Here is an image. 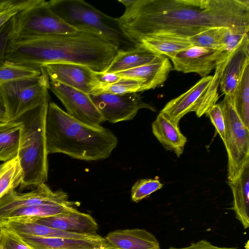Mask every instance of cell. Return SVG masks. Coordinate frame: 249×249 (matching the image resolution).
<instances>
[{"label": "cell", "instance_id": "74e56055", "mask_svg": "<svg viewBox=\"0 0 249 249\" xmlns=\"http://www.w3.org/2000/svg\"><path fill=\"white\" fill-rule=\"evenodd\" d=\"M167 249H240L237 248L219 247L212 244L205 240L193 243L188 247L177 248L171 247Z\"/></svg>", "mask_w": 249, "mask_h": 249}, {"label": "cell", "instance_id": "f546056e", "mask_svg": "<svg viewBox=\"0 0 249 249\" xmlns=\"http://www.w3.org/2000/svg\"><path fill=\"white\" fill-rule=\"evenodd\" d=\"M229 29H231L224 27L211 28L188 39L194 46L222 50L224 47L223 39Z\"/></svg>", "mask_w": 249, "mask_h": 249}, {"label": "cell", "instance_id": "603a6c76", "mask_svg": "<svg viewBox=\"0 0 249 249\" xmlns=\"http://www.w3.org/2000/svg\"><path fill=\"white\" fill-rule=\"evenodd\" d=\"M158 55L142 45L118 51L105 71L118 72L135 68L149 63Z\"/></svg>", "mask_w": 249, "mask_h": 249}, {"label": "cell", "instance_id": "60d3db41", "mask_svg": "<svg viewBox=\"0 0 249 249\" xmlns=\"http://www.w3.org/2000/svg\"><path fill=\"white\" fill-rule=\"evenodd\" d=\"M134 0H118V1L122 3L125 7L129 6Z\"/></svg>", "mask_w": 249, "mask_h": 249}, {"label": "cell", "instance_id": "484cf974", "mask_svg": "<svg viewBox=\"0 0 249 249\" xmlns=\"http://www.w3.org/2000/svg\"><path fill=\"white\" fill-rule=\"evenodd\" d=\"M75 204L40 205L18 209L11 213L8 219L15 218H41L53 216L76 210Z\"/></svg>", "mask_w": 249, "mask_h": 249}, {"label": "cell", "instance_id": "4fadbf2b", "mask_svg": "<svg viewBox=\"0 0 249 249\" xmlns=\"http://www.w3.org/2000/svg\"><path fill=\"white\" fill-rule=\"evenodd\" d=\"M50 80L58 82L90 95L99 83L94 71L88 67L73 63H50L42 66Z\"/></svg>", "mask_w": 249, "mask_h": 249}, {"label": "cell", "instance_id": "5bb4252c", "mask_svg": "<svg viewBox=\"0 0 249 249\" xmlns=\"http://www.w3.org/2000/svg\"><path fill=\"white\" fill-rule=\"evenodd\" d=\"M219 50L193 46L178 53L170 59L175 70L196 73L202 78L215 69Z\"/></svg>", "mask_w": 249, "mask_h": 249}, {"label": "cell", "instance_id": "9a60e30c", "mask_svg": "<svg viewBox=\"0 0 249 249\" xmlns=\"http://www.w3.org/2000/svg\"><path fill=\"white\" fill-rule=\"evenodd\" d=\"M172 68L167 56L158 55L148 63L116 73L122 78L139 81L140 91H143L154 89L163 84Z\"/></svg>", "mask_w": 249, "mask_h": 249}, {"label": "cell", "instance_id": "8992f818", "mask_svg": "<svg viewBox=\"0 0 249 249\" xmlns=\"http://www.w3.org/2000/svg\"><path fill=\"white\" fill-rule=\"evenodd\" d=\"M40 75L5 83L0 91L10 117L16 120L26 112L50 102V79L41 67Z\"/></svg>", "mask_w": 249, "mask_h": 249}, {"label": "cell", "instance_id": "8fae6325", "mask_svg": "<svg viewBox=\"0 0 249 249\" xmlns=\"http://www.w3.org/2000/svg\"><path fill=\"white\" fill-rule=\"evenodd\" d=\"M68 197L65 192L61 190L53 191L45 183L28 193H18L14 190L0 198V218L7 219L11 213L21 208L69 204L71 201Z\"/></svg>", "mask_w": 249, "mask_h": 249}, {"label": "cell", "instance_id": "4dcf8cb0", "mask_svg": "<svg viewBox=\"0 0 249 249\" xmlns=\"http://www.w3.org/2000/svg\"><path fill=\"white\" fill-rule=\"evenodd\" d=\"M141 83L137 80L122 78L120 81L109 84L99 83L90 95L104 93L114 94L140 92Z\"/></svg>", "mask_w": 249, "mask_h": 249}, {"label": "cell", "instance_id": "7a4b0ae2", "mask_svg": "<svg viewBox=\"0 0 249 249\" xmlns=\"http://www.w3.org/2000/svg\"><path fill=\"white\" fill-rule=\"evenodd\" d=\"M118 50L93 34L77 31L29 38H12L4 60L31 67L50 63H73L93 71H105Z\"/></svg>", "mask_w": 249, "mask_h": 249}, {"label": "cell", "instance_id": "d590c367", "mask_svg": "<svg viewBox=\"0 0 249 249\" xmlns=\"http://www.w3.org/2000/svg\"><path fill=\"white\" fill-rule=\"evenodd\" d=\"M13 27V22L12 18L0 29V61L4 60L5 51L11 37Z\"/></svg>", "mask_w": 249, "mask_h": 249}, {"label": "cell", "instance_id": "30bf717a", "mask_svg": "<svg viewBox=\"0 0 249 249\" xmlns=\"http://www.w3.org/2000/svg\"><path fill=\"white\" fill-rule=\"evenodd\" d=\"M90 95L105 121L111 123L131 120L141 109L155 111V108L144 102L138 92Z\"/></svg>", "mask_w": 249, "mask_h": 249}, {"label": "cell", "instance_id": "7402d4cb", "mask_svg": "<svg viewBox=\"0 0 249 249\" xmlns=\"http://www.w3.org/2000/svg\"><path fill=\"white\" fill-rule=\"evenodd\" d=\"M229 185L233 198L231 209L246 229L249 227V163L244 167L238 178L233 182H229Z\"/></svg>", "mask_w": 249, "mask_h": 249}, {"label": "cell", "instance_id": "83f0119b", "mask_svg": "<svg viewBox=\"0 0 249 249\" xmlns=\"http://www.w3.org/2000/svg\"><path fill=\"white\" fill-rule=\"evenodd\" d=\"M23 172L18 158L3 163L0 172V198L20 185Z\"/></svg>", "mask_w": 249, "mask_h": 249}, {"label": "cell", "instance_id": "d6a6232c", "mask_svg": "<svg viewBox=\"0 0 249 249\" xmlns=\"http://www.w3.org/2000/svg\"><path fill=\"white\" fill-rule=\"evenodd\" d=\"M0 249H33L19 235L3 227L0 229Z\"/></svg>", "mask_w": 249, "mask_h": 249}, {"label": "cell", "instance_id": "52a82bcc", "mask_svg": "<svg viewBox=\"0 0 249 249\" xmlns=\"http://www.w3.org/2000/svg\"><path fill=\"white\" fill-rule=\"evenodd\" d=\"M218 104L225 120L224 144L228 157V179L229 182H232L249 163V129L236 112L230 95L225 94Z\"/></svg>", "mask_w": 249, "mask_h": 249}, {"label": "cell", "instance_id": "44dd1931", "mask_svg": "<svg viewBox=\"0 0 249 249\" xmlns=\"http://www.w3.org/2000/svg\"><path fill=\"white\" fill-rule=\"evenodd\" d=\"M154 136L167 150L174 152L178 157L182 154L187 138L180 132L178 125L159 113L152 124Z\"/></svg>", "mask_w": 249, "mask_h": 249}, {"label": "cell", "instance_id": "f1b7e54d", "mask_svg": "<svg viewBox=\"0 0 249 249\" xmlns=\"http://www.w3.org/2000/svg\"><path fill=\"white\" fill-rule=\"evenodd\" d=\"M41 72V68L28 67L1 61L0 86L11 81L37 76Z\"/></svg>", "mask_w": 249, "mask_h": 249}, {"label": "cell", "instance_id": "d4e9b609", "mask_svg": "<svg viewBox=\"0 0 249 249\" xmlns=\"http://www.w3.org/2000/svg\"><path fill=\"white\" fill-rule=\"evenodd\" d=\"M22 124L18 120L0 123V161L18 157Z\"/></svg>", "mask_w": 249, "mask_h": 249}, {"label": "cell", "instance_id": "ba28073f", "mask_svg": "<svg viewBox=\"0 0 249 249\" xmlns=\"http://www.w3.org/2000/svg\"><path fill=\"white\" fill-rule=\"evenodd\" d=\"M12 38H29L73 33L77 30L68 25L51 9L48 1L37 2L12 18Z\"/></svg>", "mask_w": 249, "mask_h": 249}, {"label": "cell", "instance_id": "7c38bea8", "mask_svg": "<svg viewBox=\"0 0 249 249\" xmlns=\"http://www.w3.org/2000/svg\"><path fill=\"white\" fill-rule=\"evenodd\" d=\"M213 78L212 75L202 77L186 91L169 101L160 113L178 125L180 119L189 112L194 111L200 117L205 114V94Z\"/></svg>", "mask_w": 249, "mask_h": 249}, {"label": "cell", "instance_id": "2e32d148", "mask_svg": "<svg viewBox=\"0 0 249 249\" xmlns=\"http://www.w3.org/2000/svg\"><path fill=\"white\" fill-rule=\"evenodd\" d=\"M29 218L40 224L71 233L93 235L97 234L98 229V225L90 215L77 209L50 217Z\"/></svg>", "mask_w": 249, "mask_h": 249}, {"label": "cell", "instance_id": "8d00e7d4", "mask_svg": "<svg viewBox=\"0 0 249 249\" xmlns=\"http://www.w3.org/2000/svg\"><path fill=\"white\" fill-rule=\"evenodd\" d=\"M94 76L99 83L106 84L117 82L122 79L116 72L94 71Z\"/></svg>", "mask_w": 249, "mask_h": 249}, {"label": "cell", "instance_id": "ab89813d", "mask_svg": "<svg viewBox=\"0 0 249 249\" xmlns=\"http://www.w3.org/2000/svg\"><path fill=\"white\" fill-rule=\"evenodd\" d=\"M18 1V0H0V11L10 7Z\"/></svg>", "mask_w": 249, "mask_h": 249}, {"label": "cell", "instance_id": "3957f363", "mask_svg": "<svg viewBox=\"0 0 249 249\" xmlns=\"http://www.w3.org/2000/svg\"><path fill=\"white\" fill-rule=\"evenodd\" d=\"M45 136L48 154L62 153L88 161L108 158L118 141L109 129L81 122L51 102L46 114Z\"/></svg>", "mask_w": 249, "mask_h": 249}, {"label": "cell", "instance_id": "b9f144b4", "mask_svg": "<svg viewBox=\"0 0 249 249\" xmlns=\"http://www.w3.org/2000/svg\"><path fill=\"white\" fill-rule=\"evenodd\" d=\"M7 221V219L0 218V229L5 226Z\"/></svg>", "mask_w": 249, "mask_h": 249}, {"label": "cell", "instance_id": "ffe728a7", "mask_svg": "<svg viewBox=\"0 0 249 249\" xmlns=\"http://www.w3.org/2000/svg\"><path fill=\"white\" fill-rule=\"evenodd\" d=\"M5 227L18 234L43 238H86L95 235L71 233L44 225L29 218L8 219Z\"/></svg>", "mask_w": 249, "mask_h": 249}, {"label": "cell", "instance_id": "d6986e66", "mask_svg": "<svg viewBox=\"0 0 249 249\" xmlns=\"http://www.w3.org/2000/svg\"><path fill=\"white\" fill-rule=\"evenodd\" d=\"M105 238L112 249H160L156 237L143 229L117 230Z\"/></svg>", "mask_w": 249, "mask_h": 249}, {"label": "cell", "instance_id": "e0dca14e", "mask_svg": "<svg viewBox=\"0 0 249 249\" xmlns=\"http://www.w3.org/2000/svg\"><path fill=\"white\" fill-rule=\"evenodd\" d=\"M18 234L33 249H112L105 237L98 234L86 238H43Z\"/></svg>", "mask_w": 249, "mask_h": 249}, {"label": "cell", "instance_id": "f35d334b", "mask_svg": "<svg viewBox=\"0 0 249 249\" xmlns=\"http://www.w3.org/2000/svg\"><path fill=\"white\" fill-rule=\"evenodd\" d=\"M10 121L5 102L0 91V123Z\"/></svg>", "mask_w": 249, "mask_h": 249}, {"label": "cell", "instance_id": "836d02e7", "mask_svg": "<svg viewBox=\"0 0 249 249\" xmlns=\"http://www.w3.org/2000/svg\"><path fill=\"white\" fill-rule=\"evenodd\" d=\"M205 114L210 119L224 143L225 142V120L223 113L219 104L213 106Z\"/></svg>", "mask_w": 249, "mask_h": 249}, {"label": "cell", "instance_id": "6da1fadb", "mask_svg": "<svg viewBox=\"0 0 249 249\" xmlns=\"http://www.w3.org/2000/svg\"><path fill=\"white\" fill-rule=\"evenodd\" d=\"M117 19L136 46L150 36L189 38L213 27L249 33V0H134Z\"/></svg>", "mask_w": 249, "mask_h": 249}, {"label": "cell", "instance_id": "ac0fdd59", "mask_svg": "<svg viewBox=\"0 0 249 249\" xmlns=\"http://www.w3.org/2000/svg\"><path fill=\"white\" fill-rule=\"evenodd\" d=\"M249 64V37L229 57L220 78V90L232 95L242 76L246 67Z\"/></svg>", "mask_w": 249, "mask_h": 249}, {"label": "cell", "instance_id": "e575fe53", "mask_svg": "<svg viewBox=\"0 0 249 249\" xmlns=\"http://www.w3.org/2000/svg\"><path fill=\"white\" fill-rule=\"evenodd\" d=\"M38 0H18L10 7L0 11V29L21 10L33 5Z\"/></svg>", "mask_w": 249, "mask_h": 249}, {"label": "cell", "instance_id": "1f68e13d", "mask_svg": "<svg viewBox=\"0 0 249 249\" xmlns=\"http://www.w3.org/2000/svg\"><path fill=\"white\" fill-rule=\"evenodd\" d=\"M162 184L157 179H141L133 185L131 190V199L138 202L148 197L154 192L161 189Z\"/></svg>", "mask_w": 249, "mask_h": 249}, {"label": "cell", "instance_id": "9c48e42d", "mask_svg": "<svg viewBox=\"0 0 249 249\" xmlns=\"http://www.w3.org/2000/svg\"><path fill=\"white\" fill-rule=\"evenodd\" d=\"M49 89L64 106L66 112L74 119L94 126H101L105 121L89 94L50 80Z\"/></svg>", "mask_w": 249, "mask_h": 249}, {"label": "cell", "instance_id": "5b68a950", "mask_svg": "<svg viewBox=\"0 0 249 249\" xmlns=\"http://www.w3.org/2000/svg\"><path fill=\"white\" fill-rule=\"evenodd\" d=\"M52 11L77 31L93 34L118 51H125L136 45L122 31L117 18L110 17L82 0L48 1Z\"/></svg>", "mask_w": 249, "mask_h": 249}, {"label": "cell", "instance_id": "cb8c5ba5", "mask_svg": "<svg viewBox=\"0 0 249 249\" xmlns=\"http://www.w3.org/2000/svg\"><path fill=\"white\" fill-rule=\"evenodd\" d=\"M142 45L156 54L168 56L170 58L178 53L193 46L188 38L156 36L142 39Z\"/></svg>", "mask_w": 249, "mask_h": 249}, {"label": "cell", "instance_id": "7bdbcfd3", "mask_svg": "<svg viewBox=\"0 0 249 249\" xmlns=\"http://www.w3.org/2000/svg\"><path fill=\"white\" fill-rule=\"evenodd\" d=\"M2 166H3V163L0 164V172L2 169Z\"/></svg>", "mask_w": 249, "mask_h": 249}, {"label": "cell", "instance_id": "277c9868", "mask_svg": "<svg viewBox=\"0 0 249 249\" xmlns=\"http://www.w3.org/2000/svg\"><path fill=\"white\" fill-rule=\"evenodd\" d=\"M49 102L26 112L16 120L22 124L18 155L23 172L20 190L35 188L48 179L45 122Z\"/></svg>", "mask_w": 249, "mask_h": 249}, {"label": "cell", "instance_id": "4316f807", "mask_svg": "<svg viewBox=\"0 0 249 249\" xmlns=\"http://www.w3.org/2000/svg\"><path fill=\"white\" fill-rule=\"evenodd\" d=\"M236 112L245 125L249 128V64L243 72L234 93L230 95Z\"/></svg>", "mask_w": 249, "mask_h": 249}]
</instances>
